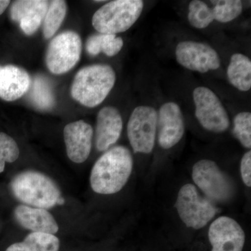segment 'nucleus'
Returning a JSON list of instances; mask_svg holds the SVG:
<instances>
[{
    "mask_svg": "<svg viewBox=\"0 0 251 251\" xmlns=\"http://www.w3.org/2000/svg\"><path fill=\"white\" fill-rule=\"evenodd\" d=\"M131 152L125 146L108 150L97 160L90 175V185L99 194H115L126 184L133 170Z\"/></svg>",
    "mask_w": 251,
    "mask_h": 251,
    "instance_id": "nucleus-1",
    "label": "nucleus"
},
{
    "mask_svg": "<svg viewBox=\"0 0 251 251\" xmlns=\"http://www.w3.org/2000/svg\"><path fill=\"white\" fill-rule=\"evenodd\" d=\"M116 82L115 70L108 64H94L77 73L72 87L73 98L88 108L103 103Z\"/></svg>",
    "mask_w": 251,
    "mask_h": 251,
    "instance_id": "nucleus-2",
    "label": "nucleus"
},
{
    "mask_svg": "<svg viewBox=\"0 0 251 251\" xmlns=\"http://www.w3.org/2000/svg\"><path fill=\"white\" fill-rule=\"evenodd\" d=\"M11 189L18 201L41 209L55 206L61 197L55 183L49 176L36 171L20 173L11 182Z\"/></svg>",
    "mask_w": 251,
    "mask_h": 251,
    "instance_id": "nucleus-3",
    "label": "nucleus"
},
{
    "mask_svg": "<svg viewBox=\"0 0 251 251\" xmlns=\"http://www.w3.org/2000/svg\"><path fill=\"white\" fill-rule=\"evenodd\" d=\"M145 6L142 0H114L96 11L92 23L100 34L125 32L138 21Z\"/></svg>",
    "mask_w": 251,
    "mask_h": 251,
    "instance_id": "nucleus-4",
    "label": "nucleus"
},
{
    "mask_svg": "<svg viewBox=\"0 0 251 251\" xmlns=\"http://www.w3.org/2000/svg\"><path fill=\"white\" fill-rule=\"evenodd\" d=\"M176 208L186 227L195 229L205 227L220 211L214 202L201 196L191 184H185L180 188Z\"/></svg>",
    "mask_w": 251,
    "mask_h": 251,
    "instance_id": "nucleus-5",
    "label": "nucleus"
},
{
    "mask_svg": "<svg viewBox=\"0 0 251 251\" xmlns=\"http://www.w3.org/2000/svg\"><path fill=\"white\" fill-rule=\"evenodd\" d=\"M192 179L211 202H227L233 197L235 191L233 182L211 160L202 159L195 163Z\"/></svg>",
    "mask_w": 251,
    "mask_h": 251,
    "instance_id": "nucleus-6",
    "label": "nucleus"
},
{
    "mask_svg": "<svg viewBox=\"0 0 251 251\" xmlns=\"http://www.w3.org/2000/svg\"><path fill=\"white\" fill-rule=\"evenodd\" d=\"M195 115L202 128L214 133H223L230 126L228 112L217 94L205 86L193 92Z\"/></svg>",
    "mask_w": 251,
    "mask_h": 251,
    "instance_id": "nucleus-7",
    "label": "nucleus"
},
{
    "mask_svg": "<svg viewBox=\"0 0 251 251\" xmlns=\"http://www.w3.org/2000/svg\"><path fill=\"white\" fill-rule=\"evenodd\" d=\"M158 112L151 105H138L130 114L127 135L134 153L152 152L157 136Z\"/></svg>",
    "mask_w": 251,
    "mask_h": 251,
    "instance_id": "nucleus-8",
    "label": "nucleus"
},
{
    "mask_svg": "<svg viewBox=\"0 0 251 251\" xmlns=\"http://www.w3.org/2000/svg\"><path fill=\"white\" fill-rule=\"evenodd\" d=\"M82 41L77 33L67 31L55 36L50 43L46 62L50 72L65 74L75 67L80 59Z\"/></svg>",
    "mask_w": 251,
    "mask_h": 251,
    "instance_id": "nucleus-9",
    "label": "nucleus"
},
{
    "mask_svg": "<svg viewBox=\"0 0 251 251\" xmlns=\"http://www.w3.org/2000/svg\"><path fill=\"white\" fill-rule=\"evenodd\" d=\"M175 54L178 64L191 72L206 74L217 70L221 66L217 51L201 41H180L175 47Z\"/></svg>",
    "mask_w": 251,
    "mask_h": 251,
    "instance_id": "nucleus-10",
    "label": "nucleus"
},
{
    "mask_svg": "<svg viewBox=\"0 0 251 251\" xmlns=\"http://www.w3.org/2000/svg\"><path fill=\"white\" fill-rule=\"evenodd\" d=\"M157 112L158 143L163 150H169L179 143L184 136V115L179 104L174 101L162 104Z\"/></svg>",
    "mask_w": 251,
    "mask_h": 251,
    "instance_id": "nucleus-11",
    "label": "nucleus"
},
{
    "mask_svg": "<svg viewBox=\"0 0 251 251\" xmlns=\"http://www.w3.org/2000/svg\"><path fill=\"white\" fill-rule=\"evenodd\" d=\"M208 237L211 251H243L245 233L237 221L228 216H220L210 225Z\"/></svg>",
    "mask_w": 251,
    "mask_h": 251,
    "instance_id": "nucleus-12",
    "label": "nucleus"
},
{
    "mask_svg": "<svg viewBox=\"0 0 251 251\" xmlns=\"http://www.w3.org/2000/svg\"><path fill=\"white\" fill-rule=\"evenodd\" d=\"M93 135L92 126L82 120L66 126L64 139L67 156L71 161L82 163L88 158L92 150Z\"/></svg>",
    "mask_w": 251,
    "mask_h": 251,
    "instance_id": "nucleus-13",
    "label": "nucleus"
},
{
    "mask_svg": "<svg viewBox=\"0 0 251 251\" xmlns=\"http://www.w3.org/2000/svg\"><path fill=\"white\" fill-rule=\"evenodd\" d=\"M123 121L118 109L105 106L97 115L96 125V147L99 151L108 150L120 139Z\"/></svg>",
    "mask_w": 251,
    "mask_h": 251,
    "instance_id": "nucleus-14",
    "label": "nucleus"
},
{
    "mask_svg": "<svg viewBox=\"0 0 251 251\" xmlns=\"http://www.w3.org/2000/svg\"><path fill=\"white\" fill-rule=\"evenodd\" d=\"M49 6V1L44 0L16 1L11 6V18L20 23L25 34L32 35L40 27Z\"/></svg>",
    "mask_w": 251,
    "mask_h": 251,
    "instance_id": "nucleus-15",
    "label": "nucleus"
},
{
    "mask_svg": "<svg viewBox=\"0 0 251 251\" xmlns=\"http://www.w3.org/2000/svg\"><path fill=\"white\" fill-rule=\"evenodd\" d=\"M31 78L24 69L16 66L0 67V98L14 101L27 93Z\"/></svg>",
    "mask_w": 251,
    "mask_h": 251,
    "instance_id": "nucleus-16",
    "label": "nucleus"
},
{
    "mask_svg": "<svg viewBox=\"0 0 251 251\" xmlns=\"http://www.w3.org/2000/svg\"><path fill=\"white\" fill-rule=\"evenodd\" d=\"M15 216L23 227L33 232L54 234L58 232V224L46 209L22 204L15 209Z\"/></svg>",
    "mask_w": 251,
    "mask_h": 251,
    "instance_id": "nucleus-17",
    "label": "nucleus"
},
{
    "mask_svg": "<svg viewBox=\"0 0 251 251\" xmlns=\"http://www.w3.org/2000/svg\"><path fill=\"white\" fill-rule=\"evenodd\" d=\"M229 84L240 92L251 89V61L246 54L235 52L231 55L227 68Z\"/></svg>",
    "mask_w": 251,
    "mask_h": 251,
    "instance_id": "nucleus-18",
    "label": "nucleus"
},
{
    "mask_svg": "<svg viewBox=\"0 0 251 251\" xmlns=\"http://www.w3.org/2000/svg\"><path fill=\"white\" fill-rule=\"evenodd\" d=\"M60 243L54 234L31 232L22 242L10 246L6 251H59Z\"/></svg>",
    "mask_w": 251,
    "mask_h": 251,
    "instance_id": "nucleus-19",
    "label": "nucleus"
},
{
    "mask_svg": "<svg viewBox=\"0 0 251 251\" xmlns=\"http://www.w3.org/2000/svg\"><path fill=\"white\" fill-rule=\"evenodd\" d=\"M124 41L115 34H94L87 39L86 50L92 56L98 55L103 52L108 57H114L121 51Z\"/></svg>",
    "mask_w": 251,
    "mask_h": 251,
    "instance_id": "nucleus-20",
    "label": "nucleus"
},
{
    "mask_svg": "<svg viewBox=\"0 0 251 251\" xmlns=\"http://www.w3.org/2000/svg\"><path fill=\"white\" fill-rule=\"evenodd\" d=\"M29 99L31 103L42 110L51 109L54 105V97L49 81L38 75L34 77L29 87Z\"/></svg>",
    "mask_w": 251,
    "mask_h": 251,
    "instance_id": "nucleus-21",
    "label": "nucleus"
},
{
    "mask_svg": "<svg viewBox=\"0 0 251 251\" xmlns=\"http://www.w3.org/2000/svg\"><path fill=\"white\" fill-rule=\"evenodd\" d=\"M67 11L65 1L54 0L51 1L44 18L43 26V32L46 39L52 37L58 30L67 14Z\"/></svg>",
    "mask_w": 251,
    "mask_h": 251,
    "instance_id": "nucleus-22",
    "label": "nucleus"
},
{
    "mask_svg": "<svg viewBox=\"0 0 251 251\" xmlns=\"http://www.w3.org/2000/svg\"><path fill=\"white\" fill-rule=\"evenodd\" d=\"M188 21L193 27L203 29L214 22L212 9L206 1L193 0L188 4Z\"/></svg>",
    "mask_w": 251,
    "mask_h": 251,
    "instance_id": "nucleus-23",
    "label": "nucleus"
},
{
    "mask_svg": "<svg viewBox=\"0 0 251 251\" xmlns=\"http://www.w3.org/2000/svg\"><path fill=\"white\" fill-rule=\"evenodd\" d=\"M214 21L229 23L237 19L243 12V3L240 0L210 1Z\"/></svg>",
    "mask_w": 251,
    "mask_h": 251,
    "instance_id": "nucleus-24",
    "label": "nucleus"
},
{
    "mask_svg": "<svg viewBox=\"0 0 251 251\" xmlns=\"http://www.w3.org/2000/svg\"><path fill=\"white\" fill-rule=\"evenodd\" d=\"M232 133L244 148H251V113L250 112H239L233 119Z\"/></svg>",
    "mask_w": 251,
    "mask_h": 251,
    "instance_id": "nucleus-25",
    "label": "nucleus"
},
{
    "mask_svg": "<svg viewBox=\"0 0 251 251\" xmlns=\"http://www.w3.org/2000/svg\"><path fill=\"white\" fill-rule=\"evenodd\" d=\"M17 143L9 135L0 133V173L4 170L5 163H13L19 157Z\"/></svg>",
    "mask_w": 251,
    "mask_h": 251,
    "instance_id": "nucleus-26",
    "label": "nucleus"
},
{
    "mask_svg": "<svg viewBox=\"0 0 251 251\" xmlns=\"http://www.w3.org/2000/svg\"><path fill=\"white\" fill-rule=\"evenodd\" d=\"M241 175L243 182L248 187L251 186V151H247L241 160Z\"/></svg>",
    "mask_w": 251,
    "mask_h": 251,
    "instance_id": "nucleus-27",
    "label": "nucleus"
},
{
    "mask_svg": "<svg viewBox=\"0 0 251 251\" xmlns=\"http://www.w3.org/2000/svg\"><path fill=\"white\" fill-rule=\"evenodd\" d=\"M10 1H6V0H0V15L2 14L4 12L5 10L9 6Z\"/></svg>",
    "mask_w": 251,
    "mask_h": 251,
    "instance_id": "nucleus-28",
    "label": "nucleus"
},
{
    "mask_svg": "<svg viewBox=\"0 0 251 251\" xmlns=\"http://www.w3.org/2000/svg\"><path fill=\"white\" fill-rule=\"evenodd\" d=\"M64 203V199L61 196L60 198H59L58 201H57V204H59V205H62Z\"/></svg>",
    "mask_w": 251,
    "mask_h": 251,
    "instance_id": "nucleus-29",
    "label": "nucleus"
}]
</instances>
